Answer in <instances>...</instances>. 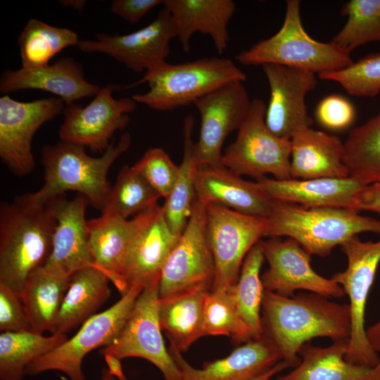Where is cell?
Returning a JSON list of instances; mask_svg holds the SVG:
<instances>
[{
    "label": "cell",
    "mask_w": 380,
    "mask_h": 380,
    "mask_svg": "<svg viewBox=\"0 0 380 380\" xmlns=\"http://www.w3.org/2000/svg\"><path fill=\"white\" fill-rule=\"evenodd\" d=\"M261 321L263 335L278 350L281 360L295 368L301 347L315 338L333 341L349 338V304H340L315 293L290 297L265 290Z\"/></svg>",
    "instance_id": "1"
},
{
    "label": "cell",
    "mask_w": 380,
    "mask_h": 380,
    "mask_svg": "<svg viewBox=\"0 0 380 380\" xmlns=\"http://www.w3.org/2000/svg\"><path fill=\"white\" fill-rule=\"evenodd\" d=\"M55 223L49 203H35L28 194L1 204L0 284L20 297L29 275L51 253Z\"/></svg>",
    "instance_id": "2"
},
{
    "label": "cell",
    "mask_w": 380,
    "mask_h": 380,
    "mask_svg": "<svg viewBox=\"0 0 380 380\" xmlns=\"http://www.w3.org/2000/svg\"><path fill=\"white\" fill-rule=\"evenodd\" d=\"M131 143L130 134L124 133L98 158L87 154L83 146L62 141L44 146L41 152L44 184L37 191L28 194L30 198L46 204L67 191H75L102 211L111 189L107 179L108 170Z\"/></svg>",
    "instance_id": "3"
},
{
    "label": "cell",
    "mask_w": 380,
    "mask_h": 380,
    "mask_svg": "<svg viewBox=\"0 0 380 380\" xmlns=\"http://www.w3.org/2000/svg\"><path fill=\"white\" fill-rule=\"evenodd\" d=\"M266 221L264 237L291 238L311 255L321 257L362 232L380 235L379 220L348 208H306L272 199Z\"/></svg>",
    "instance_id": "4"
},
{
    "label": "cell",
    "mask_w": 380,
    "mask_h": 380,
    "mask_svg": "<svg viewBox=\"0 0 380 380\" xmlns=\"http://www.w3.org/2000/svg\"><path fill=\"white\" fill-rule=\"evenodd\" d=\"M246 79L231 59L209 57L179 64L165 62L125 89L147 82L149 90L134 94L132 99L153 110L166 111L194 104L224 84Z\"/></svg>",
    "instance_id": "5"
},
{
    "label": "cell",
    "mask_w": 380,
    "mask_h": 380,
    "mask_svg": "<svg viewBox=\"0 0 380 380\" xmlns=\"http://www.w3.org/2000/svg\"><path fill=\"white\" fill-rule=\"evenodd\" d=\"M300 1L288 0L281 27L273 36L239 53L235 59L243 65L278 64L313 73L338 71L354 61L350 54L312 39L305 30L300 18Z\"/></svg>",
    "instance_id": "6"
},
{
    "label": "cell",
    "mask_w": 380,
    "mask_h": 380,
    "mask_svg": "<svg viewBox=\"0 0 380 380\" xmlns=\"http://www.w3.org/2000/svg\"><path fill=\"white\" fill-rule=\"evenodd\" d=\"M266 108L261 99L251 101L236 140L226 148L221 163L241 177L258 180L270 174L276 179H290L291 139L270 130L265 123Z\"/></svg>",
    "instance_id": "7"
},
{
    "label": "cell",
    "mask_w": 380,
    "mask_h": 380,
    "mask_svg": "<svg viewBox=\"0 0 380 380\" xmlns=\"http://www.w3.org/2000/svg\"><path fill=\"white\" fill-rule=\"evenodd\" d=\"M340 246L346 255L347 267L331 279L343 289L350 300V334L346 360L373 368L380 357L368 341L365 320L368 294L380 262V239L362 241L356 236Z\"/></svg>",
    "instance_id": "8"
},
{
    "label": "cell",
    "mask_w": 380,
    "mask_h": 380,
    "mask_svg": "<svg viewBox=\"0 0 380 380\" xmlns=\"http://www.w3.org/2000/svg\"><path fill=\"white\" fill-rule=\"evenodd\" d=\"M142 291L131 287L111 307L87 320L73 336L32 362L26 369V374L34 376L47 371H58L64 373L68 380H86L82 370L84 357L95 348L113 343Z\"/></svg>",
    "instance_id": "9"
},
{
    "label": "cell",
    "mask_w": 380,
    "mask_h": 380,
    "mask_svg": "<svg viewBox=\"0 0 380 380\" xmlns=\"http://www.w3.org/2000/svg\"><path fill=\"white\" fill-rule=\"evenodd\" d=\"M206 238L215 262L212 291H227L238 281L249 251L264 237L266 218L205 204Z\"/></svg>",
    "instance_id": "10"
},
{
    "label": "cell",
    "mask_w": 380,
    "mask_h": 380,
    "mask_svg": "<svg viewBox=\"0 0 380 380\" xmlns=\"http://www.w3.org/2000/svg\"><path fill=\"white\" fill-rule=\"evenodd\" d=\"M118 88L113 84L101 88L84 107L75 103L65 104L64 120L58 131L61 140L103 154L110 146L114 133L127 127L129 113L137 108L132 97L113 96Z\"/></svg>",
    "instance_id": "11"
},
{
    "label": "cell",
    "mask_w": 380,
    "mask_h": 380,
    "mask_svg": "<svg viewBox=\"0 0 380 380\" xmlns=\"http://www.w3.org/2000/svg\"><path fill=\"white\" fill-rule=\"evenodd\" d=\"M180 236L169 229L158 204L141 214V220L124 255L115 286L125 294L131 287L158 284L163 267Z\"/></svg>",
    "instance_id": "12"
},
{
    "label": "cell",
    "mask_w": 380,
    "mask_h": 380,
    "mask_svg": "<svg viewBox=\"0 0 380 380\" xmlns=\"http://www.w3.org/2000/svg\"><path fill=\"white\" fill-rule=\"evenodd\" d=\"M158 284L144 289L116 338L101 349L120 360L127 357L144 359L156 366L165 380H182L181 372L166 348L158 319Z\"/></svg>",
    "instance_id": "13"
},
{
    "label": "cell",
    "mask_w": 380,
    "mask_h": 380,
    "mask_svg": "<svg viewBox=\"0 0 380 380\" xmlns=\"http://www.w3.org/2000/svg\"><path fill=\"white\" fill-rule=\"evenodd\" d=\"M205 228L206 206L196 197L187 224L163 267L159 299L201 285L212 287L215 262Z\"/></svg>",
    "instance_id": "14"
},
{
    "label": "cell",
    "mask_w": 380,
    "mask_h": 380,
    "mask_svg": "<svg viewBox=\"0 0 380 380\" xmlns=\"http://www.w3.org/2000/svg\"><path fill=\"white\" fill-rule=\"evenodd\" d=\"M64 101L49 97L18 101L4 94L0 98V157L13 173L23 176L34 167L32 140L45 122L63 111Z\"/></svg>",
    "instance_id": "15"
},
{
    "label": "cell",
    "mask_w": 380,
    "mask_h": 380,
    "mask_svg": "<svg viewBox=\"0 0 380 380\" xmlns=\"http://www.w3.org/2000/svg\"><path fill=\"white\" fill-rule=\"evenodd\" d=\"M177 37L172 15L163 6L141 29L124 35L97 34L96 40H80L77 47L83 52L110 56L134 72H146L167 62L170 41Z\"/></svg>",
    "instance_id": "16"
},
{
    "label": "cell",
    "mask_w": 380,
    "mask_h": 380,
    "mask_svg": "<svg viewBox=\"0 0 380 380\" xmlns=\"http://www.w3.org/2000/svg\"><path fill=\"white\" fill-rule=\"evenodd\" d=\"M268 268L261 275L265 290L283 296L305 290L326 298H341L343 289L331 278L317 273L311 266V255L294 239L273 238L260 240Z\"/></svg>",
    "instance_id": "17"
},
{
    "label": "cell",
    "mask_w": 380,
    "mask_h": 380,
    "mask_svg": "<svg viewBox=\"0 0 380 380\" xmlns=\"http://www.w3.org/2000/svg\"><path fill=\"white\" fill-rule=\"evenodd\" d=\"M243 82L233 81L196 101L201 117L195 151L199 165H221L227 137L238 130L249 111L250 101Z\"/></svg>",
    "instance_id": "18"
},
{
    "label": "cell",
    "mask_w": 380,
    "mask_h": 380,
    "mask_svg": "<svg viewBox=\"0 0 380 380\" xmlns=\"http://www.w3.org/2000/svg\"><path fill=\"white\" fill-rule=\"evenodd\" d=\"M270 96L265 112V123L279 137L291 139L299 130L311 127L305 96L317 84L315 73L278 64H265Z\"/></svg>",
    "instance_id": "19"
},
{
    "label": "cell",
    "mask_w": 380,
    "mask_h": 380,
    "mask_svg": "<svg viewBox=\"0 0 380 380\" xmlns=\"http://www.w3.org/2000/svg\"><path fill=\"white\" fill-rule=\"evenodd\" d=\"M49 203L56 223L51 251L43 267L70 277L82 268L94 266L89 246L84 197L80 195L69 200L61 195Z\"/></svg>",
    "instance_id": "20"
},
{
    "label": "cell",
    "mask_w": 380,
    "mask_h": 380,
    "mask_svg": "<svg viewBox=\"0 0 380 380\" xmlns=\"http://www.w3.org/2000/svg\"><path fill=\"white\" fill-rule=\"evenodd\" d=\"M168 351L182 380H253L281 360L275 346L264 335L239 346L224 358L205 362L201 369L189 365L173 346L170 345Z\"/></svg>",
    "instance_id": "21"
},
{
    "label": "cell",
    "mask_w": 380,
    "mask_h": 380,
    "mask_svg": "<svg viewBox=\"0 0 380 380\" xmlns=\"http://www.w3.org/2000/svg\"><path fill=\"white\" fill-rule=\"evenodd\" d=\"M195 192L196 197L205 204L264 218L267 217L272 201L257 182L242 179L222 165H198Z\"/></svg>",
    "instance_id": "22"
},
{
    "label": "cell",
    "mask_w": 380,
    "mask_h": 380,
    "mask_svg": "<svg viewBox=\"0 0 380 380\" xmlns=\"http://www.w3.org/2000/svg\"><path fill=\"white\" fill-rule=\"evenodd\" d=\"M100 89L86 80L83 66L70 57L37 68L6 70L0 78V92L4 95L23 89H39L58 96L65 104L94 96Z\"/></svg>",
    "instance_id": "23"
},
{
    "label": "cell",
    "mask_w": 380,
    "mask_h": 380,
    "mask_svg": "<svg viewBox=\"0 0 380 380\" xmlns=\"http://www.w3.org/2000/svg\"><path fill=\"white\" fill-rule=\"evenodd\" d=\"M256 182L272 199L295 203L306 208L336 207L355 209L358 194L367 186L350 176L308 179H276L265 177Z\"/></svg>",
    "instance_id": "24"
},
{
    "label": "cell",
    "mask_w": 380,
    "mask_h": 380,
    "mask_svg": "<svg viewBox=\"0 0 380 380\" xmlns=\"http://www.w3.org/2000/svg\"><path fill=\"white\" fill-rule=\"evenodd\" d=\"M163 6L172 15L182 49L190 50L192 35H208L217 51L222 54L228 46V25L235 13L232 0H165Z\"/></svg>",
    "instance_id": "25"
},
{
    "label": "cell",
    "mask_w": 380,
    "mask_h": 380,
    "mask_svg": "<svg viewBox=\"0 0 380 380\" xmlns=\"http://www.w3.org/2000/svg\"><path fill=\"white\" fill-rule=\"evenodd\" d=\"M291 178H343L349 172L343 163L344 143L337 136L303 128L291 139Z\"/></svg>",
    "instance_id": "26"
},
{
    "label": "cell",
    "mask_w": 380,
    "mask_h": 380,
    "mask_svg": "<svg viewBox=\"0 0 380 380\" xmlns=\"http://www.w3.org/2000/svg\"><path fill=\"white\" fill-rule=\"evenodd\" d=\"M211 286L201 285L170 297L159 299L158 319L167 332L170 345L180 353L203 334V306Z\"/></svg>",
    "instance_id": "27"
},
{
    "label": "cell",
    "mask_w": 380,
    "mask_h": 380,
    "mask_svg": "<svg viewBox=\"0 0 380 380\" xmlns=\"http://www.w3.org/2000/svg\"><path fill=\"white\" fill-rule=\"evenodd\" d=\"M108 281L107 276L94 266L85 267L72 274L54 334H66L97 314L110 296Z\"/></svg>",
    "instance_id": "28"
},
{
    "label": "cell",
    "mask_w": 380,
    "mask_h": 380,
    "mask_svg": "<svg viewBox=\"0 0 380 380\" xmlns=\"http://www.w3.org/2000/svg\"><path fill=\"white\" fill-rule=\"evenodd\" d=\"M141 220V214L132 219L101 213L87 221L89 246L94 266L101 270L114 285L125 251Z\"/></svg>",
    "instance_id": "29"
},
{
    "label": "cell",
    "mask_w": 380,
    "mask_h": 380,
    "mask_svg": "<svg viewBox=\"0 0 380 380\" xmlns=\"http://www.w3.org/2000/svg\"><path fill=\"white\" fill-rule=\"evenodd\" d=\"M348 343L349 338L333 341L327 347L306 343L299 351V365L274 380H362L373 368L348 362Z\"/></svg>",
    "instance_id": "30"
},
{
    "label": "cell",
    "mask_w": 380,
    "mask_h": 380,
    "mask_svg": "<svg viewBox=\"0 0 380 380\" xmlns=\"http://www.w3.org/2000/svg\"><path fill=\"white\" fill-rule=\"evenodd\" d=\"M70 278L50 272L43 266L29 275L20 298L32 331L54 334Z\"/></svg>",
    "instance_id": "31"
},
{
    "label": "cell",
    "mask_w": 380,
    "mask_h": 380,
    "mask_svg": "<svg viewBox=\"0 0 380 380\" xmlns=\"http://www.w3.org/2000/svg\"><path fill=\"white\" fill-rule=\"evenodd\" d=\"M194 125L193 115H187L184 121V151L178 177L163 205L166 223L170 231L178 236H181L187 224L196 198L195 175L199 163L192 139Z\"/></svg>",
    "instance_id": "32"
},
{
    "label": "cell",
    "mask_w": 380,
    "mask_h": 380,
    "mask_svg": "<svg viewBox=\"0 0 380 380\" xmlns=\"http://www.w3.org/2000/svg\"><path fill=\"white\" fill-rule=\"evenodd\" d=\"M68 338L65 334L46 336L32 330L0 334V379L23 380L27 367Z\"/></svg>",
    "instance_id": "33"
},
{
    "label": "cell",
    "mask_w": 380,
    "mask_h": 380,
    "mask_svg": "<svg viewBox=\"0 0 380 380\" xmlns=\"http://www.w3.org/2000/svg\"><path fill=\"white\" fill-rule=\"evenodd\" d=\"M265 260L259 241L246 255L237 282L228 289L252 339L263 336L261 308L265 289L260 272Z\"/></svg>",
    "instance_id": "34"
},
{
    "label": "cell",
    "mask_w": 380,
    "mask_h": 380,
    "mask_svg": "<svg viewBox=\"0 0 380 380\" xmlns=\"http://www.w3.org/2000/svg\"><path fill=\"white\" fill-rule=\"evenodd\" d=\"M79 42L77 34L72 30L31 18L18 39L22 68L47 65L57 53L68 46H77Z\"/></svg>",
    "instance_id": "35"
},
{
    "label": "cell",
    "mask_w": 380,
    "mask_h": 380,
    "mask_svg": "<svg viewBox=\"0 0 380 380\" xmlns=\"http://www.w3.org/2000/svg\"><path fill=\"white\" fill-rule=\"evenodd\" d=\"M343 163L349 175L365 185L380 182V112L350 132Z\"/></svg>",
    "instance_id": "36"
},
{
    "label": "cell",
    "mask_w": 380,
    "mask_h": 380,
    "mask_svg": "<svg viewBox=\"0 0 380 380\" xmlns=\"http://www.w3.org/2000/svg\"><path fill=\"white\" fill-rule=\"evenodd\" d=\"M160 195L134 167L124 165L111 187L101 213L128 219L158 205Z\"/></svg>",
    "instance_id": "37"
},
{
    "label": "cell",
    "mask_w": 380,
    "mask_h": 380,
    "mask_svg": "<svg viewBox=\"0 0 380 380\" xmlns=\"http://www.w3.org/2000/svg\"><path fill=\"white\" fill-rule=\"evenodd\" d=\"M341 14L347 21L331 41L339 49L350 54L359 46L380 42V0L348 1Z\"/></svg>",
    "instance_id": "38"
},
{
    "label": "cell",
    "mask_w": 380,
    "mask_h": 380,
    "mask_svg": "<svg viewBox=\"0 0 380 380\" xmlns=\"http://www.w3.org/2000/svg\"><path fill=\"white\" fill-rule=\"evenodd\" d=\"M203 334L227 336L236 344L252 339L228 290H210L207 294L203 306Z\"/></svg>",
    "instance_id": "39"
},
{
    "label": "cell",
    "mask_w": 380,
    "mask_h": 380,
    "mask_svg": "<svg viewBox=\"0 0 380 380\" xmlns=\"http://www.w3.org/2000/svg\"><path fill=\"white\" fill-rule=\"evenodd\" d=\"M318 76L338 83L350 95L373 98L380 92V52L369 53L344 69Z\"/></svg>",
    "instance_id": "40"
},
{
    "label": "cell",
    "mask_w": 380,
    "mask_h": 380,
    "mask_svg": "<svg viewBox=\"0 0 380 380\" xmlns=\"http://www.w3.org/2000/svg\"><path fill=\"white\" fill-rule=\"evenodd\" d=\"M160 195L166 198L177 181L179 167L161 148H151L132 166Z\"/></svg>",
    "instance_id": "41"
},
{
    "label": "cell",
    "mask_w": 380,
    "mask_h": 380,
    "mask_svg": "<svg viewBox=\"0 0 380 380\" xmlns=\"http://www.w3.org/2000/svg\"><path fill=\"white\" fill-rule=\"evenodd\" d=\"M315 115L318 122L323 127L331 130H341L353 123L355 109L345 97L331 95L321 100Z\"/></svg>",
    "instance_id": "42"
},
{
    "label": "cell",
    "mask_w": 380,
    "mask_h": 380,
    "mask_svg": "<svg viewBox=\"0 0 380 380\" xmlns=\"http://www.w3.org/2000/svg\"><path fill=\"white\" fill-rule=\"evenodd\" d=\"M30 330V321L20 296L9 287L0 284V331Z\"/></svg>",
    "instance_id": "43"
},
{
    "label": "cell",
    "mask_w": 380,
    "mask_h": 380,
    "mask_svg": "<svg viewBox=\"0 0 380 380\" xmlns=\"http://www.w3.org/2000/svg\"><path fill=\"white\" fill-rule=\"evenodd\" d=\"M163 4V0H115L110 11L125 20L136 23L153 8Z\"/></svg>",
    "instance_id": "44"
},
{
    "label": "cell",
    "mask_w": 380,
    "mask_h": 380,
    "mask_svg": "<svg viewBox=\"0 0 380 380\" xmlns=\"http://www.w3.org/2000/svg\"><path fill=\"white\" fill-rule=\"evenodd\" d=\"M355 209L380 215V182L367 185L357 196Z\"/></svg>",
    "instance_id": "45"
},
{
    "label": "cell",
    "mask_w": 380,
    "mask_h": 380,
    "mask_svg": "<svg viewBox=\"0 0 380 380\" xmlns=\"http://www.w3.org/2000/svg\"><path fill=\"white\" fill-rule=\"evenodd\" d=\"M103 356L108 366V372L118 380H127L122 370L121 360L110 354H105Z\"/></svg>",
    "instance_id": "46"
},
{
    "label": "cell",
    "mask_w": 380,
    "mask_h": 380,
    "mask_svg": "<svg viewBox=\"0 0 380 380\" xmlns=\"http://www.w3.org/2000/svg\"><path fill=\"white\" fill-rule=\"evenodd\" d=\"M368 341L376 353H380V320L366 329Z\"/></svg>",
    "instance_id": "47"
},
{
    "label": "cell",
    "mask_w": 380,
    "mask_h": 380,
    "mask_svg": "<svg viewBox=\"0 0 380 380\" xmlns=\"http://www.w3.org/2000/svg\"><path fill=\"white\" fill-rule=\"evenodd\" d=\"M288 367H289L287 365L284 361L281 360L272 368L261 374L253 380H270L277 374L282 372Z\"/></svg>",
    "instance_id": "48"
},
{
    "label": "cell",
    "mask_w": 380,
    "mask_h": 380,
    "mask_svg": "<svg viewBox=\"0 0 380 380\" xmlns=\"http://www.w3.org/2000/svg\"><path fill=\"white\" fill-rule=\"evenodd\" d=\"M59 3L64 6L72 7L75 10L82 11L87 1L84 0H61Z\"/></svg>",
    "instance_id": "49"
},
{
    "label": "cell",
    "mask_w": 380,
    "mask_h": 380,
    "mask_svg": "<svg viewBox=\"0 0 380 380\" xmlns=\"http://www.w3.org/2000/svg\"><path fill=\"white\" fill-rule=\"evenodd\" d=\"M362 380H380V362L373 367L369 375Z\"/></svg>",
    "instance_id": "50"
},
{
    "label": "cell",
    "mask_w": 380,
    "mask_h": 380,
    "mask_svg": "<svg viewBox=\"0 0 380 380\" xmlns=\"http://www.w3.org/2000/svg\"><path fill=\"white\" fill-rule=\"evenodd\" d=\"M61 380H68L65 376H61ZM101 380H117V378L113 376L108 370V369H103L101 370Z\"/></svg>",
    "instance_id": "51"
},
{
    "label": "cell",
    "mask_w": 380,
    "mask_h": 380,
    "mask_svg": "<svg viewBox=\"0 0 380 380\" xmlns=\"http://www.w3.org/2000/svg\"><path fill=\"white\" fill-rule=\"evenodd\" d=\"M270 380H274V379H271Z\"/></svg>",
    "instance_id": "52"
}]
</instances>
